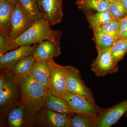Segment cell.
I'll return each mask as SVG.
<instances>
[{
  "instance_id": "obj_26",
  "label": "cell",
  "mask_w": 127,
  "mask_h": 127,
  "mask_svg": "<svg viewBox=\"0 0 127 127\" xmlns=\"http://www.w3.org/2000/svg\"><path fill=\"white\" fill-rule=\"evenodd\" d=\"M109 1L108 11L113 18L121 20L127 16V10L122 1L111 0Z\"/></svg>"
},
{
  "instance_id": "obj_8",
  "label": "cell",
  "mask_w": 127,
  "mask_h": 127,
  "mask_svg": "<svg viewBox=\"0 0 127 127\" xmlns=\"http://www.w3.org/2000/svg\"><path fill=\"white\" fill-rule=\"evenodd\" d=\"M127 100L102 109L95 117V127H110L115 124L127 112Z\"/></svg>"
},
{
  "instance_id": "obj_11",
  "label": "cell",
  "mask_w": 127,
  "mask_h": 127,
  "mask_svg": "<svg viewBox=\"0 0 127 127\" xmlns=\"http://www.w3.org/2000/svg\"><path fill=\"white\" fill-rule=\"evenodd\" d=\"M91 70L99 77L118 72V65L114 61L111 48L98 53L96 58L91 64Z\"/></svg>"
},
{
  "instance_id": "obj_28",
  "label": "cell",
  "mask_w": 127,
  "mask_h": 127,
  "mask_svg": "<svg viewBox=\"0 0 127 127\" xmlns=\"http://www.w3.org/2000/svg\"><path fill=\"white\" fill-rule=\"evenodd\" d=\"M127 38V16L121 20L120 36L118 40Z\"/></svg>"
},
{
  "instance_id": "obj_27",
  "label": "cell",
  "mask_w": 127,
  "mask_h": 127,
  "mask_svg": "<svg viewBox=\"0 0 127 127\" xmlns=\"http://www.w3.org/2000/svg\"><path fill=\"white\" fill-rule=\"evenodd\" d=\"M11 41L9 35L0 32V56L10 51Z\"/></svg>"
},
{
  "instance_id": "obj_30",
  "label": "cell",
  "mask_w": 127,
  "mask_h": 127,
  "mask_svg": "<svg viewBox=\"0 0 127 127\" xmlns=\"http://www.w3.org/2000/svg\"><path fill=\"white\" fill-rule=\"evenodd\" d=\"M36 3H37L38 5V7L41 11V0H35Z\"/></svg>"
},
{
  "instance_id": "obj_21",
  "label": "cell",
  "mask_w": 127,
  "mask_h": 127,
  "mask_svg": "<svg viewBox=\"0 0 127 127\" xmlns=\"http://www.w3.org/2000/svg\"><path fill=\"white\" fill-rule=\"evenodd\" d=\"M86 16L93 31L100 29L113 18L108 10L86 14Z\"/></svg>"
},
{
  "instance_id": "obj_9",
  "label": "cell",
  "mask_w": 127,
  "mask_h": 127,
  "mask_svg": "<svg viewBox=\"0 0 127 127\" xmlns=\"http://www.w3.org/2000/svg\"><path fill=\"white\" fill-rule=\"evenodd\" d=\"M34 22L18 0L12 17L11 27L9 34L11 40L17 39L28 30Z\"/></svg>"
},
{
  "instance_id": "obj_23",
  "label": "cell",
  "mask_w": 127,
  "mask_h": 127,
  "mask_svg": "<svg viewBox=\"0 0 127 127\" xmlns=\"http://www.w3.org/2000/svg\"><path fill=\"white\" fill-rule=\"evenodd\" d=\"M18 0L25 11L34 22L43 17L35 0Z\"/></svg>"
},
{
  "instance_id": "obj_22",
  "label": "cell",
  "mask_w": 127,
  "mask_h": 127,
  "mask_svg": "<svg viewBox=\"0 0 127 127\" xmlns=\"http://www.w3.org/2000/svg\"><path fill=\"white\" fill-rule=\"evenodd\" d=\"M70 117L71 127H95L96 117L75 113Z\"/></svg>"
},
{
  "instance_id": "obj_34",
  "label": "cell",
  "mask_w": 127,
  "mask_h": 127,
  "mask_svg": "<svg viewBox=\"0 0 127 127\" xmlns=\"http://www.w3.org/2000/svg\"><path fill=\"white\" fill-rule=\"evenodd\" d=\"M125 117H127V112L125 114Z\"/></svg>"
},
{
  "instance_id": "obj_4",
  "label": "cell",
  "mask_w": 127,
  "mask_h": 127,
  "mask_svg": "<svg viewBox=\"0 0 127 127\" xmlns=\"http://www.w3.org/2000/svg\"><path fill=\"white\" fill-rule=\"evenodd\" d=\"M66 79L67 91L81 96L92 104H96L92 91L82 79L78 69L73 66H65Z\"/></svg>"
},
{
  "instance_id": "obj_2",
  "label": "cell",
  "mask_w": 127,
  "mask_h": 127,
  "mask_svg": "<svg viewBox=\"0 0 127 127\" xmlns=\"http://www.w3.org/2000/svg\"><path fill=\"white\" fill-rule=\"evenodd\" d=\"M4 72L5 83L0 91V117L1 123L6 119L10 111L21 102L19 83L10 70Z\"/></svg>"
},
{
  "instance_id": "obj_32",
  "label": "cell",
  "mask_w": 127,
  "mask_h": 127,
  "mask_svg": "<svg viewBox=\"0 0 127 127\" xmlns=\"http://www.w3.org/2000/svg\"><path fill=\"white\" fill-rule=\"evenodd\" d=\"M5 0L9 1V2H11L12 4L15 5L17 1L18 0Z\"/></svg>"
},
{
  "instance_id": "obj_3",
  "label": "cell",
  "mask_w": 127,
  "mask_h": 127,
  "mask_svg": "<svg viewBox=\"0 0 127 127\" xmlns=\"http://www.w3.org/2000/svg\"><path fill=\"white\" fill-rule=\"evenodd\" d=\"M21 102L38 112L44 108L46 89L34 80L30 74L19 82Z\"/></svg>"
},
{
  "instance_id": "obj_33",
  "label": "cell",
  "mask_w": 127,
  "mask_h": 127,
  "mask_svg": "<svg viewBox=\"0 0 127 127\" xmlns=\"http://www.w3.org/2000/svg\"><path fill=\"white\" fill-rule=\"evenodd\" d=\"M107 0L114 1H122V0Z\"/></svg>"
},
{
  "instance_id": "obj_15",
  "label": "cell",
  "mask_w": 127,
  "mask_h": 127,
  "mask_svg": "<svg viewBox=\"0 0 127 127\" xmlns=\"http://www.w3.org/2000/svg\"><path fill=\"white\" fill-rule=\"evenodd\" d=\"M44 107L69 116L75 113L64 98L54 96L48 88L44 98Z\"/></svg>"
},
{
  "instance_id": "obj_17",
  "label": "cell",
  "mask_w": 127,
  "mask_h": 127,
  "mask_svg": "<svg viewBox=\"0 0 127 127\" xmlns=\"http://www.w3.org/2000/svg\"><path fill=\"white\" fill-rule=\"evenodd\" d=\"M29 74L34 80L47 89L49 77L48 61L35 60Z\"/></svg>"
},
{
  "instance_id": "obj_1",
  "label": "cell",
  "mask_w": 127,
  "mask_h": 127,
  "mask_svg": "<svg viewBox=\"0 0 127 127\" xmlns=\"http://www.w3.org/2000/svg\"><path fill=\"white\" fill-rule=\"evenodd\" d=\"M51 26L43 17L36 21L23 34L11 41L10 50H15L21 46L31 45L47 40L60 42L61 31L53 30Z\"/></svg>"
},
{
  "instance_id": "obj_7",
  "label": "cell",
  "mask_w": 127,
  "mask_h": 127,
  "mask_svg": "<svg viewBox=\"0 0 127 127\" xmlns=\"http://www.w3.org/2000/svg\"><path fill=\"white\" fill-rule=\"evenodd\" d=\"M37 112L21 102L8 114L7 125L10 127H34Z\"/></svg>"
},
{
  "instance_id": "obj_10",
  "label": "cell",
  "mask_w": 127,
  "mask_h": 127,
  "mask_svg": "<svg viewBox=\"0 0 127 127\" xmlns=\"http://www.w3.org/2000/svg\"><path fill=\"white\" fill-rule=\"evenodd\" d=\"M62 98L66 100L74 113L95 117L101 109L96 104H92L81 96L69 91H67Z\"/></svg>"
},
{
  "instance_id": "obj_20",
  "label": "cell",
  "mask_w": 127,
  "mask_h": 127,
  "mask_svg": "<svg viewBox=\"0 0 127 127\" xmlns=\"http://www.w3.org/2000/svg\"><path fill=\"white\" fill-rule=\"evenodd\" d=\"M93 40L97 52L111 49L116 40L100 30L93 31Z\"/></svg>"
},
{
  "instance_id": "obj_13",
  "label": "cell",
  "mask_w": 127,
  "mask_h": 127,
  "mask_svg": "<svg viewBox=\"0 0 127 127\" xmlns=\"http://www.w3.org/2000/svg\"><path fill=\"white\" fill-rule=\"evenodd\" d=\"M38 44L36 43L32 46H21L0 56V70H10L12 66L19 60L32 55Z\"/></svg>"
},
{
  "instance_id": "obj_18",
  "label": "cell",
  "mask_w": 127,
  "mask_h": 127,
  "mask_svg": "<svg viewBox=\"0 0 127 127\" xmlns=\"http://www.w3.org/2000/svg\"><path fill=\"white\" fill-rule=\"evenodd\" d=\"M76 4L86 15L108 11L109 5L107 0H77Z\"/></svg>"
},
{
  "instance_id": "obj_6",
  "label": "cell",
  "mask_w": 127,
  "mask_h": 127,
  "mask_svg": "<svg viewBox=\"0 0 127 127\" xmlns=\"http://www.w3.org/2000/svg\"><path fill=\"white\" fill-rule=\"evenodd\" d=\"M34 127H71L70 116L45 107L37 113Z\"/></svg>"
},
{
  "instance_id": "obj_31",
  "label": "cell",
  "mask_w": 127,
  "mask_h": 127,
  "mask_svg": "<svg viewBox=\"0 0 127 127\" xmlns=\"http://www.w3.org/2000/svg\"><path fill=\"white\" fill-rule=\"evenodd\" d=\"M122 2L127 10V0H122Z\"/></svg>"
},
{
  "instance_id": "obj_19",
  "label": "cell",
  "mask_w": 127,
  "mask_h": 127,
  "mask_svg": "<svg viewBox=\"0 0 127 127\" xmlns=\"http://www.w3.org/2000/svg\"><path fill=\"white\" fill-rule=\"evenodd\" d=\"M35 59L32 55L19 60L11 67L10 70L18 82L30 73Z\"/></svg>"
},
{
  "instance_id": "obj_25",
  "label": "cell",
  "mask_w": 127,
  "mask_h": 127,
  "mask_svg": "<svg viewBox=\"0 0 127 127\" xmlns=\"http://www.w3.org/2000/svg\"><path fill=\"white\" fill-rule=\"evenodd\" d=\"M121 27V20L112 18L111 20L98 30L104 32L113 37L116 40L120 36Z\"/></svg>"
},
{
  "instance_id": "obj_14",
  "label": "cell",
  "mask_w": 127,
  "mask_h": 127,
  "mask_svg": "<svg viewBox=\"0 0 127 127\" xmlns=\"http://www.w3.org/2000/svg\"><path fill=\"white\" fill-rule=\"evenodd\" d=\"M61 53L60 42L47 40L38 43L32 55L37 61H48L58 57Z\"/></svg>"
},
{
  "instance_id": "obj_16",
  "label": "cell",
  "mask_w": 127,
  "mask_h": 127,
  "mask_svg": "<svg viewBox=\"0 0 127 127\" xmlns=\"http://www.w3.org/2000/svg\"><path fill=\"white\" fill-rule=\"evenodd\" d=\"M15 5L5 0H0V32L9 36L12 14Z\"/></svg>"
},
{
  "instance_id": "obj_5",
  "label": "cell",
  "mask_w": 127,
  "mask_h": 127,
  "mask_svg": "<svg viewBox=\"0 0 127 127\" xmlns=\"http://www.w3.org/2000/svg\"><path fill=\"white\" fill-rule=\"evenodd\" d=\"M48 63L49 77L47 88L54 96L62 97L67 91L65 66L58 64L53 59L48 61Z\"/></svg>"
},
{
  "instance_id": "obj_24",
  "label": "cell",
  "mask_w": 127,
  "mask_h": 127,
  "mask_svg": "<svg viewBox=\"0 0 127 127\" xmlns=\"http://www.w3.org/2000/svg\"><path fill=\"white\" fill-rule=\"evenodd\" d=\"M114 61L116 64L122 61L127 53V38L117 40L111 48Z\"/></svg>"
},
{
  "instance_id": "obj_29",
  "label": "cell",
  "mask_w": 127,
  "mask_h": 127,
  "mask_svg": "<svg viewBox=\"0 0 127 127\" xmlns=\"http://www.w3.org/2000/svg\"><path fill=\"white\" fill-rule=\"evenodd\" d=\"M0 91L1 90L4 85L5 83V76L4 72L3 70H0Z\"/></svg>"
},
{
  "instance_id": "obj_12",
  "label": "cell",
  "mask_w": 127,
  "mask_h": 127,
  "mask_svg": "<svg viewBox=\"0 0 127 127\" xmlns=\"http://www.w3.org/2000/svg\"><path fill=\"white\" fill-rule=\"evenodd\" d=\"M63 0H41V11L42 17L51 26L62 21L63 17Z\"/></svg>"
}]
</instances>
